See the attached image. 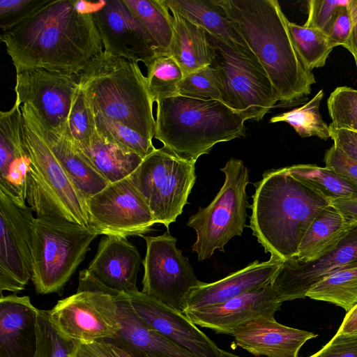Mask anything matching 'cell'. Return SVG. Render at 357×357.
Returning <instances> with one entry per match:
<instances>
[{
	"label": "cell",
	"mask_w": 357,
	"mask_h": 357,
	"mask_svg": "<svg viewBox=\"0 0 357 357\" xmlns=\"http://www.w3.org/2000/svg\"><path fill=\"white\" fill-rule=\"evenodd\" d=\"M0 39L16 73L44 69L79 74L104 50L91 13H82L75 0H50Z\"/></svg>",
	"instance_id": "cell-1"
},
{
	"label": "cell",
	"mask_w": 357,
	"mask_h": 357,
	"mask_svg": "<svg viewBox=\"0 0 357 357\" xmlns=\"http://www.w3.org/2000/svg\"><path fill=\"white\" fill-rule=\"evenodd\" d=\"M266 72L278 101L291 103L316 83L293 45L288 19L276 0H218Z\"/></svg>",
	"instance_id": "cell-2"
},
{
	"label": "cell",
	"mask_w": 357,
	"mask_h": 357,
	"mask_svg": "<svg viewBox=\"0 0 357 357\" xmlns=\"http://www.w3.org/2000/svg\"><path fill=\"white\" fill-rule=\"evenodd\" d=\"M255 186L250 206L252 235L271 256L281 261L295 257L311 223L330 202L285 167L266 171Z\"/></svg>",
	"instance_id": "cell-3"
},
{
	"label": "cell",
	"mask_w": 357,
	"mask_h": 357,
	"mask_svg": "<svg viewBox=\"0 0 357 357\" xmlns=\"http://www.w3.org/2000/svg\"><path fill=\"white\" fill-rule=\"evenodd\" d=\"M77 77L79 89L94 112L152 141L155 123L153 101L137 62L103 50Z\"/></svg>",
	"instance_id": "cell-4"
},
{
	"label": "cell",
	"mask_w": 357,
	"mask_h": 357,
	"mask_svg": "<svg viewBox=\"0 0 357 357\" xmlns=\"http://www.w3.org/2000/svg\"><path fill=\"white\" fill-rule=\"evenodd\" d=\"M154 138L192 161L220 142L245 135V120L223 102L176 95L156 102Z\"/></svg>",
	"instance_id": "cell-5"
},
{
	"label": "cell",
	"mask_w": 357,
	"mask_h": 357,
	"mask_svg": "<svg viewBox=\"0 0 357 357\" xmlns=\"http://www.w3.org/2000/svg\"><path fill=\"white\" fill-rule=\"evenodd\" d=\"M30 165L26 199L36 217L68 221L91 229L86 200L38 128L31 107L20 105Z\"/></svg>",
	"instance_id": "cell-6"
},
{
	"label": "cell",
	"mask_w": 357,
	"mask_h": 357,
	"mask_svg": "<svg viewBox=\"0 0 357 357\" xmlns=\"http://www.w3.org/2000/svg\"><path fill=\"white\" fill-rule=\"evenodd\" d=\"M98 236L94 230L73 222L35 217L31 280L36 292L61 294Z\"/></svg>",
	"instance_id": "cell-7"
},
{
	"label": "cell",
	"mask_w": 357,
	"mask_h": 357,
	"mask_svg": "<svg viewBox=\"0 0 357 357\" xmlns=\"http://www.w3.org/2000/svg\"><path fill=\"white\" fill-rule=\"evenodd\" d=\"M213 52V66L222 86V102L245 121H260L278 101L272 83L249 47L206 31Z\"/></svg>",
	"instance_id": "cell-8"
},
{
	"label": "cell",
	"mask_w": 357,
	"mask_h": 357,
	"mask_svg": "<svg viewBox=\"0 0 357 357\" xmlns=\"http://www.w3.org/2000/svg\"><path fill=\"white\" fill-rule=\"evenodd\" d=\"M225 181L206 207H199L192 215L187 226L196 231V241L192 250L199 261L210 258L215 250L224 252L225 245L234 237L239 236L246 225L248 206L246 187L249 171L240 159L231 158L220 168Z\"/></svg>",
	"instance_id": "cell-9"
},
{
	"label": "cell",
	"mask_w": 357,
	"mask_h": 357,
	"mask_svg": "<svg viewBox=\"0 0 357 357\" xmlns=\"http://www.w3.org/2000/svg\"><path fill=\"white\" fill-rule=\"evenodd\" d=\"M195 162L162 146L146 156L130 176L155 222L162 224L167 230L188 203L196 181Z\"/></svg>",
	"instance_id": "cell-10"
},
{
	"label": "cell",
	"mask_w": 357,
	"mask_h": 357,
	"mask_svg": "<svg viewBox=\"0 0 357 357\" xmlns=\"http://www.w3.org/2000/svg\"><path fill=\"white\" fill-rule=\"evenodd\" d=\"M141 237L146 245L142 291L183 312L188 294L200 282L188 258L177 248V240L169 230Z\"/></svg>",
	"instance_id": "cell-11"
},
{
	"label": "cell",
	"mask_w": 357,
	"mask_h": 357,
	"mask_svg": "<svg viewBox=\"0 0 357 357\" xmlns=\"http://www.w3.org/2000/svg\"><path fill=\"white\" fill-rule=\"evenodd\" d=\"M48 317L62 338L82 344L113 338L121 329L114 297L100 291H77L58 301Z\"/></svg>",
	"instance_id": "cell-12"
},
{
	"label": "cell",
	"mask_w": 357,
	"mask_h": 357,
	"mask_svg": "<svg viewBox=\"0 0 357 357\" xmlns=\"http://www.w3.org/2000/svg\"><path fill=\"white\" fill-rule=\"evenodd\" d=\"M86 206L91 228L98 235L141 237L156 223L130 176L109 183L88 198Z\"/></svg>",
	"instance_id": "cell-13"
},
{
	"label": "cell",
	"mask_w": 357,
	"mask_h": 357,
	"mask_svg": "<svg viewBox=\"0 0 357 357\" xmlns=\"http://www.w3.org/2000/svg\"><path fill=\"white\" fill-rule=\"evenodd\" d=\"M32 208L0 188V291L17 294L32 276Z\"/></svg>",
	"instance_id": "cell-14"
},
{
	"label": "cell",
	"mask_w": 357,
	"mask_h": 357,
	"mask_svg": "<svg viewBox=\"0 0 357 357\" xmlns=\"http://www.w3.org/2000/svg\"><path fill=\"white\" fill-rule=\"evenodd\" d=\"M354 266H357V222L350 225L347 235L333 250L317 260L282 261L270 283L275 297L282 303L305 298L307 291L322 279Z\"/></svg>",
	"instance_id": "cell-15"
},
{
	"label": "cell",
	"mask_w": 357,
	"mask_h": 357,
	"mask_svg": "<svg viewBox=\"0 0 357 357\" xmlns=\"http://www.w3.org/2000/svg\"><path fill=\"white\" fill-rule=\"evenodd\" d=\"M79 89L77 75L44 69L17 73L14 87L15 100L20 105H29L53 128L67 122Z\"/></svg>",
	"instance_id": "cell-16"
},
{
	"label": "cell",
	"mask_w": 357,
	"mask_h": 357,
	"mask_svg": "<svg viewBox=\"0 0 357 357\" xmlns=\"http://www.w3.org/2000/svg\"><path fill=\"white\" fill-rule=\"evenodd\" d=\"M91 13L105 52L144 63L158 52L153 40L123 0L93 1Z\"/></svg>",
	"instance_id": "cell-17"
},
{
	"label": "cell",
	"mask_w": 357,
	"mask_h": 357,
	"mask_svg": "<svg viewBox=\"0 0 357 357\" xmlns=\"http://www.w3.org/2000/svg\"><path fill=\"white\" fill-rule=\"evenodd\" d=\"M140 319L197 357H221V349L186 315L138 289L127 292Z\"/></svg>",
	"instance_id": "cell-18"
},
{
	"label": "cell",
	"mask_w": 357,
	"mask_h": 357,
	"mask_svg": "<svg viewBox=\"0 0 357 357\" xmlns=\"http://www.w3.org/2000/svg\"><path fill=\"white\" fill-rule=\"evenodd\" d=\"M280 303L271 283L220 304L185 310L188 319L216 333L231 335L239 326L260 317H274Z\"/></svg>",
	"instance_id": "cell-19"
},
{
	"label": "cell",
	"mask_w": 357,
	"mask_h": 357,
	"mask_svg": "<svg viewBox=\"0 0 357 357\" xmlns=\"http://www.w3.org/2000/svg\"><path fill=\"white\" fill-rule=\"evenodd\" d=\"M20 105L15 100L9 110L0 112V188L25 203L30 160Z\"/></svg>",
	"instance_id": "cell-20"
},
{
	"label": "cell",
	"mask_w": 357,
	"mask_h": 357,
	"mask_svg": "<svg viewBox=\"0 0 357 357\" xmlns=\"http://www.w3.org/2000/svg\"><path fill=\"white\" fill-rule=\"evenodd\" d=\"M112 296L121 329L114 337L105 340L123 349L132 357H197L147 326L133 309L126 293Z\"/></svg>",
	"instance_id": "cell-21"
},
{
	"label": "cell",
	"mask_w": 357,
	"mask_h": 357,
	"mask_svg": "<svg viewBox=\"0 0 357 357\" xmlns=\"http://www.w3.org/2000/svg\"><path fill=\"white\" fill-rule=\"evenodd\" d=\"M140 263L138 250L126 237L105 236L86 269L105 287L127 293L138 289L136 284Z\"/></svg>",
	"instance_id": "cell-22"
},
{
	"label": "cell",
	"mask_w": 357,
	"mask_h": 357,
	"mask_svg": "<svg viewBox=\"0 0 357 357\" xmlns=\"http://www.w3.org/2000/svg\"><path fill=\"white\" fill-rule=\"evenodd\" d=\"M236 346L255 356L298 357L301 347L317 336L286 326L274 317H260L239 326L231 335Z\"/></svg>",
	"instance_id": "cell-23"
},
{
	"label": "cell",
	"mask_w": 357,
	"mask_h": 357,
	"mask_svg": "<svg viewBox=\"0 0 357 357\" xmlns=\"http://www.w3.org/2000/svg\"><path fill=\"white\" fill-rule=\"evenodd\" d=\"M281 262L280 259L271 256L266 261L256 260L218 281L210 283L200 281L188 294L183 312L220 304L266 285Z\"/></svg>",
	"instance_id": "cell-24"
},
{
	"label": "cell",
	"mask_w": 357,
	"mask_h": 357,
	"mask_svg": "<svg viewBox=\"0 0 357 357\" xmlns=\"http://www.w3.org/2000/svg\"><path fill=\"white\" fill-rule=\"evenodd\" d=\"M38 311L27 296L1 295L0 357H34Z\"/></svg>",
	"instance_id": "cell-25"
},
{
	"label": "cell",
	"mask_w": 357,
	"mask_h": 357,
	"mask_svg": "<svg viewBox=\"0 0 357 357\" xmlns=\"http://www.w3.org/2000/svg\"><path fill=\"white\" fill-rule=\"evenodd\" d=\"M31 109L45 140L86 200L110 183L77 147L69 132L67 122L59 127L53 128Z\"/></svg>",
	"instance_id": "cell-26"
},
{
	"label": "cell",
	"mask_w": 357,
	"mask_h": 357,
	"mask_svg": "<svg viewBox=\"0 0 357 357\" xmlns=\"http://www.w3.org/2000/svg\"><path fill=\"white\" fill-rule=\"evenodd\" d=\"M79 149L110 183L130 176L144 160L140 155L113 141L97 128L88 146Z\"/></svg>",
	"instance_id": "cell-27"
},
{
	"label": "cell",
	"mask_w": 357,
	"mask_h": 357,
	"mask_svg": "<svg viewBox=\"0 0 357 357\" xmlns=\"http://www.w3.org/2000/svg\"><path fill=\"white\" fill-rule=\"evenodd\" d=\"M172 13L173 36L166 53L175 59L184 75L211 65L213 52L205 30L178 13Z\"/></svg>",
	"instance_id": "cell-28"
},
{
	"label": "cell",
	"mask_w": 357,
	"mask_h": 357,
	"mask_svg": "<svg viewBox=\"0 0 357 357\" xmlns=\"http://www.w3.org/2000/svg\"><path fill=\"white\" fill-rule=\"evenodd\" d=\"M176 12L209 33L228 43L248 47L233 21L218 0H163Z\"/></svg>",
	"instance_id": "cell-29"
},
{
	"label": "cell",
	"mask_w": 357,
	"mask_h": 357,
	"mask_svg": "<svg viewBox=\"0 0 357 357\" xmlns=\"http://www.w3.org/2000/svg\"><path fill=\"white\" fill-rule=\"evenodd\" d=\"M349 229L350 225L341 213L329 204L311 223L294 258L302 261L317 260L333 250L347 235Z\"/></svg>",
	"instance_id": "cell-30"
},
{
	"label": "cell",
	"mask_w": 357,
	"mask_h": 357,
	"mask_svg": "<svg viewBox=\"0 0 357 357\" xmlns=\"http://www.w3.org/2000/svg\"><path fill=\"white\" fill-rule=\"evenodd\" d=\"M287 172L329 202L336 199L357 198V184L326 167L314 165H295Z\"/></svg>",
	"instance_id": "cell-31"
},
{
	"label": "cell",
	"mask_w": 357,
	"mask_h": 357,
	"mask_svg": "<svg viewBox=\"0 0 357 357\" xmlns=\"http://www.w3.org/2000/svg\"><path fill=\"white\" fill-rule=\"evenodd\" d=\"M132 15L155 43L167 52L173 36L172 15L163 0H123Z\"/></svg>",
	"instance_id": "cell-32"
},
{
	"label": "cell",
	"mask_w": 357,
	"mask_h": 357,
	"mask_svg": "<svg viewBox=\"0 0 357 357\" xmlns=\"http://www.w3.org/2000/svg\"><path fill=\"white\" fill-rule=\"evenodd\" d=\"M305 297L331 303L349 312L357 304V266L322 279L307 291Z\"/></svg>",
	"instance_id": "cell-33"
},
{
	"label": "cell",
	"mask_w": 357,
	"mask_h": 357,
	"mask_svg": "<svg viewBox=\"0 0 357 357\" xmlns=\"http://www.w3.org/2000/svg\"><path fill=\"white\" fill-rule=\"evenodd\" d=\"M144 65L147 86L153 102L178 95V86L184 73L172 56L156 52Z\"/></svg>",
	"instance_id": "cell-34"
},
{
	"label": "cell",
	"mask_w": 357,
	"mask_h": 357,
	"mask_svg": "<svg viewBox=\"0 0 357 357\" xmlns=\"http://www.w3.org/2000/svg\"><path fill=\"white\" fill-rule=\"evenodd\" d=\"M293 45L303 66L312 72L324 67L333 50L328 36L319 30L287 22Z\"/></svg>",
	"instance_id": "cell-35"
},
{
	"label": "cell",
	"mask_w": 357,
	"mask_h": 357,
	"mask_svg": "<svg viewBox=\"0 0 357 357\" xmlns=\"http://www.w3.org/2000/svg\"><path fill=\"white\" fill-rule=\"evenodd\" d=\"M324 96V91L321 89L302 106L274 116L270 122L287 123L302 137H317L326 140L331 138L329 125L324 121L319 110Z\"/></svg>",
	"instance_id": "cell-36"
},
{
	"label": "cell",
	"mask_w": 357,
	"mask_h": 357,
	"mask_svg": "<svg viewBox=\"0 0 357 357\" xmlns=\"http://www.w3.org/2000/svg\"><path fill=\"white\" fill-rule=\"evenodd\" d=\"M327 107L331 127L357 132V89L337 87L328 97Z\"/></svg>",
	"instance_id": "cell-37"
},
{
	"label": "cell",
	"mask_w": 357,
	"mask_h": 357,
	"mask_svg": "<svg viewBox=\"0 0 357 357\" xmlns=\"http://www.w3.org/2000/svg\"><path fill=\"white\" fill-rule=\"evenodd\" d=\"M37 347L34 357H74L77 342L62 338L52 326L48 310H39L36 315Z\"/></svg>",
	"instance_id": "cell-38"
},
{
	"label": "cell",
	"mask_w": 357,
	"mask_h": 357,
	"mask_svg": "<svg viewBox=\"0 0 357 357\" xmlns=\"http://www.w3.org/2000/svg\"><path fill=\"white\" fill-rule=\"evenodd\" d=\"M92 111L97 129L119 144L133 151L144 158L155 149L151 140L137 131Z\"/></svg>",
	"instance_id": "cell-39"
},
{
	"label": "cell",
	"mask_w": 357,
	"mask_h": 357,
	"mask_svg": "<svg viewBox=\"0 0 357 357\" xmlns=\"http://www.w3.org/2000/svg\"><path fill=\"white\" fill-rule=\"evenodd\" d=\"M178 95L222 102V86L218 71L208 65L184 75L178 86Z\"/></svg>",
	"instance_id": "cell-40"
},
{
	"label": "cell",
	"mask_w": 357,
	"mask_h": 357,
	"mask_svg": "<svg viewBox=\"0 0 357 357\" xmlns=\"http://www.w3.org/2000/svg\"><path fill=\"white\" fill-rule=\"evenodd\" d=\"M67 125L77 147L87 146L96 127L92 109L80 89L72 105Z\"/></svg>",
	"instance_id": "cell-41"
},
{
	"label": "cell",
	"mask_w": 357,
	"mask_h": 357,
	"mask_svg": "<svg viewBox=\"0 0 357 357\" xmlns=\"http://www.w3.org/2000/svg\"><path fill=\"white\" fill-rule=\"evenodd\" d=\"M50 0H1L0 27L6 31L26 19Z\"/></svg>",
	"instance_id": "cell-42"
},
{
	"label": "cell",
	"mask_w": 357,
	"mask_h": 357,
	"mask_svg": "<svg viewBox=\"0 0 357 357\" xmlns=\"http://www.w3.org/2000/svg\"><path fill=\"white\" fill-rule=\"evenodd\" d=\"M349 0H310L308 16L305 26L328 35L339 8L348 5Z\"/></svg>",
	"instance_id": "cell-43"
},
{
	"label": "cell",
	"mask_w": 357,
	"mask_h": 357,
	"mask_svg": "<svg viewBox=\"0 0 357 357\" xmlns=\"http://www.w3.org/2000/svg\"><path fill=\"white\" fill-rule=\"evenodd\" d=\"M325 167L357 184V161L333 144L325 153Z\"/></svg>",
	"instance_id": "cell-44"
},
{
	"label": "cell",
	"mask_w": 357,
	"mask_h": 357,
	"mask_svg": "<svg viewBox=\"0 0 357 357\" xmlns=\"http://www.w3.org/2000/svg\"><path fill=\"white\" fill-rule=\"evenodd\" d=\"M309 357H357V336L337 333L319 351Z\"/></svg>",
	"instance_id": "cell-45"
},
{
	"label": "cell",
	"mask_w": 357,
	"mask_h": 357,
	"mask_svg": "<svg viewBox=\"0 0 357 357\" xmlns=\"http://www.w3.org/2000/svg\"><path fill=\"white\" fill-rule=\"evenodd\" d=\"M74 357H132L123 349L107 340L91 343H77L74 350Z\"/></svg>",
	"instance_id": "cell-46"
},
{
	"label": "cell",
	"mask_w": 357,
	"mask_h": 357,
	"mask_svg": "<svg viewBox=\"0 0 357 357\" xmlns=\"http://www.w3.org/2000/svg\"><path fill=\"white\" fill-rule=\"evenodd\" d=\"M347 6L339 8L327 35L333 48L337 46L344 47L350 36L352 22Z\"/></svg>",
	"instance_id": "cell-47"
},
{
	"label": "cell",
	"mask_w": 357,
	"mask_h": 357,
	"mask_svg": "<svg viewBox=\"0 0 357 357\" xmlns=\"http://www.w3.org/2000/svg\"><path fill=\"white\" fill-rule=\"evenodd\" d=\"M331 138L333 144L346 155L357 161V132L346 130L335 129L329 126Z\"/></svg>",
	"instance_id": "cell-48"
},
{
	"label": "cell",
	"mask_w": 357,
	"mask_h": 357,
	"mask_svg": "<svg viewBox=\"0 0 357 357\" xmlns=\"http://www.w3.org/2000/svg\"><path fill=\"white\" fill-rule=\"evenodd\" d=\"M349 225L357 222V198L336 199L330 202Z\"/></svg>",
	"instance_id": "cell-49"
},
{
	"label": "cell",
	"mask_w": 357,
	"mask_h": 357,
	"mask_svg": "<svg viewBox=\"0 0 357 357\" xmlns=\"http://www.w3.org/2000/svg\"><path fill=\"white\" fill-rule=\"evenodd\" d=\"M347 7L350 13L352 26L350 36L344 47L352 54L357 68V0H349Z\"/></svg>",
	"instance_id": "cell-50"
},
{
	"label": "cell",
	"mask_w": 357,
	"mask_h": 357,
	"mask_svg": "<svg viewBox=\"0 0 357 357\" xmlns=\"http://www.w3.org/2000/svg\"><path fill=\"white\" fill-rule=\"evenodd\" d=\"M337 333L357 336V304L347 312Z\"/></svg>",
	"instance_id": "cell-51"
},
{
	"label": "cell",
	"mask_w": 357,
	"mask_h": 357,
	"mask_svg": "<svg viewBox=\"0 0 357 357\" xmlns=\"http://www.w3.org/2000/svg\"><path fill=\"white\" fill-rule=\"evenodd\" d=\"M221 357H241L234 354L221 349L220 351Z\"/></svg>",
	"instance_id": "cell-52"
}]
</instances>
